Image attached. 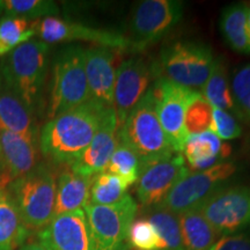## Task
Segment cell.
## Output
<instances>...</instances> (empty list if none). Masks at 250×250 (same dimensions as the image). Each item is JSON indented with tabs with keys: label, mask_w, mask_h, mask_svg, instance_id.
Returning <instances> with one entry per match:
<instances>
[{
	"label": "cell",
	"mask_w": 250,
	"mask_h": 250,
	"mask_svg": "<svg viewBox=\"0 0 250 250\" xmlns=\"http://www.w3.org/2000/svg\"><path fill=\"white\" fill-rule=\"evenodd\" d=\"M137 210L138 205L129 193L114 205H87L83 211L95 250H129L127 236Z\"/></svg>",
	"instance_id": "cell-8"
},
{
	"label": "cell",
	"mask_w": 250,
	"mask_h": 250,
	"mask_svg": "<svg viewBox=\"0 0 250 250\" xmlns=\"http://www.w3.org/2000/svg\"><path fill=\"white\" fill-rule=\"evenodd\" d=\"M235 173L236 166L232 162H221L202 171H189L158 206L176 215L197 210L212 195L223 189Z\"/></svg>",
	"instance_id": "cell-7"
},
{
	"label": "cell",
	"mask_w": 250,
	"mask_h": 250,
	"mask_svg": "<svg viewBox=\"0 0 250 250\" xmlns=\"http://www.w3.org/2000/svg\"><path fill=\"white\" fill-rule=\"evenodd\" d=\"M147 219L154 225L164 241V250H184L179 215L171 213L160 206H154L148 213Z\"/></svg>",
	"instance_id": "cell-30"
},
{
	"label": "cell",
	"mask_w": 250,
	"mask_h": 250,
	"mask_svg": "<svg viewBox=\"0 0 250 250\" xmlns=\"http://www.w3.org/2000/svg\"><path fill=\"white\" fill-rule=\"evenodd\" d=\"M85 70L89 101L102 108H114V54L110 48L92 46L85 50Z\"/></svg>",
	"instance_id": "cell-18"
},
{
	"label": "cell",
	"mask_w": 250,
	"mask_h": 250,
	"mask_svg": "<svg viewBox=\"0 0 250 250\" xmlns=\"http://www.w3.org/2000/svg\"><path fill=\"white\" fill-rule=\"evenodd\" d=\"M39 140L35 137L0 129V164L4 188L30 173L39 165Z\"/></svg>",
	"instance_id": "cell-17"
},
{
	"label": "cell",
	"mask_w": 250,
	"mask_h": 250,
	"mask_svg": "<svg viewBox=\"0 0 250 250\" xmlns=\"http://www.w3.org/2000/svg\"><path fill=\"white\" fill-rule=\"evenodd\" d=\"M19 250H46V249L40 241H35V242L26 243V245H23Z\"/></svg>",
	"instance_id": "cell-36"
},
{
	"label": "cell",
	"mask_w": 250,
	"mask_h": 250,
	"mask_svg": "<svg viewBox=\"0 0 250 250\" xmlns=\"http://www.w3.org/2000/svg\"><path fill=\"white\" fill-rule=\"evenodd\" d=\"M49 45L28 41L6 55L0 64V74L35 114L43 100Z\"/></svg>",
	"instance_id": "cell-3"
},
{
	"label": "cell",
	"mask_w": 250,
	"mask_h": 250,
	"mask_svg": "<svg viewBox=\"0 0 250 250\" xmlns=\"http://www.w3.org/2000/svg\"><path fill=\"white\" fill-rule=\"evenodd\" d=\"M118 137L138 156L140 168L177 153L166 137L159 121L153 86L127 115L118 129Z\"/></svg>",
	"instance_id": "cell-2"
},
{
	"label": "cell",
	"mask_w": 250,
	"mask_h": 250,
	"mask_svg": "<svg viewBox=\"0 0 250 250\" xmlns=\"http://www.w3.org/2000/svg\"><path fill=\"white\" fill-rule=\"evenodd\" d=\"M29 235L17 205L7 191L0 189V250L20 249Z\"/></svg>",
	"instance_id": "cell-22"
},
{
	"label": "cell",
	"mask_w": 250,
	"mask_h": 250,
	"mask_svg": "<svg viewBox=\"0 0 250 250\" xmlns=\"http://www.w3.org/2000/svg\"><path fill=\"white\" fill-rule=\"evenodd\" d=\"M1 177H2V174H1V170H0V189L4 190V189H2V188H1Z\"/></svg>",
	"instance_id": "cell-38"
},
{
	"label": "cell",
	"mask_w": 250,
	"mask_h": 250,
	"mask_svg": "<svg viewBox=\"0 0 250 250\" xmlns=\"http://www.w3.org/2000/svg\"><path fill=\"white\" fill-rule=\"evenodd\" d=\"M210 250H250V236L243 234L225 235L218 239Z\"/></svg>",
	"instance_id": "cell-35"
},
{
	"label": "cell",
	"mask_w": 250,
	"mask_h": 250,
	"mask_svg": "<svg viewBox=\"0 0 250 250\" xmlns=\"http://www.w3.org/2000/svg\"><path fill=\"white\" fill-rule=\"evenodd\" d=\"M118 143V123L114 108L103 111L101 123L85 152L68 166L74 173L93 177L104 171Z\"/></svg>",
	"instance_id": "cell-16"
},
{
	"label": "cell",
	"mask_w": 250,
	"mask_h": 250,
	"mask_svg": "<svg viewBox=\"0 0 250 250\" xmlns=\"http://www.w3.org/2000/svg\"><path fill=\"white\" fill-rule=\"evenodd\" d=\"M89 101L85 70V50L72 45L62 49L55 58L48 117H57Z\"/></svg>",
	"instance_id": "cell-5"
},
{
	"label": "cell",
	"mask_w": 250,
	"mask_h": 250,
	"mask_svg": "<svg viewBox=\"0 0 250 250\" xmlns=\"http://www.w3.org/2000/svg\"><path fill=\"white\" fill-rule=\"evenodd\" d=\"M127 187L116 175L102 171L92 179L89 204L114 205L127 195Z\"/></svg>",
	"instance_id": "cell-27"
},
{
	"label": "cell",
	"mask_w": 250,
	"mask_h": 250,
	"mask_svg": "<svg viewBox=\"0 0 250 250\" xmlns=\"http://www.w3.org/2000/svg\"><path fill=\"white\" fill-rule=\"evenodd\" d=\"M220 30L226 43L234 51L250 54L248 6L245 4L227 6L221 13Z\"/></svg>",
	"instance_id": "cell-23"
},
{
	"label": "cell",
	"mask_w": 250,
	"mask_h": 250,
	"mask_svg": "<svg viewBox=\"0 0 250 250\" xmlns=\"http://www.w3.org/2000/svg\"><path fill=\"white\" fill-rule=\"evenodd\" d=\"M105 109L88 101L46 122L39 138L43 156L57 165L73 164L89 146Z\"/></svg>",
	"instance_id": "cell-1"
},
{
	"label": "cell",
	"mask_w": 250,
	"mask_h": 250,
	"mask_svg": "<svg viewBox=\"0 0 250 250\" xmlns=\"http://www.w3.org/2000/svg\"><path fill=\"white\" fill-rule=\"evenodd\" d=\"M39 240L46 250H95L83 210L55 215L39 233Z\"/></svg>",
	"instance_id": "cell-13"
},
{
	"label": "cell",
	"mask_w": 250,
	"mask_h": 250,
	"mask_svg": "<svg viewBox=\"0 0 250 250\" xmlns=\"http://www.w3.org/2000/svg\"><path fill=\"white\" fill-rule=\"evenodd\" d=\"M189 173L181 153L160 159L140 168L137 196L144 206L160 205L168 192Z\"/></svg>",
	"instance_id": "cell-12"
},
{
	"label": "cell",
	"mask_w": 250,
	"mask_h": 250,
	"mask_svg": "<svg viewBox=\"0 0 250 250\" xmlns=\"http://www.w3.org/2000/svg\"><path fill=\"white\" fill-rule=\"evenodd\" d=\"M212 109L210 103L203 98L202 93L197 92L186 110L184 126L188 137L211 130Z\"/></svg>",
	"instance_id": "cell-31"
},
{
	"label": "cell",
	"mask_w": 250,
	"mask_h": 250,
	"mask_svg": "<svg viewBox=\"0 0 250 250\" xmlns=\"http://www.w3.org/2000/svg\"><path fill=\"white\" fill-rule=\"evenodd\" d=\"M36 34L48 43L71 42V41H88L105 48H126L130 41L122 34L111 30L92 28L77 22L62 20L57 17L42 19L36 24Z\"/></svg>",
	"instance_id": "cell-15"
},
{
	"label": "cell",
	"mask_w": 250,
	"mask_h": 250,
	"mask_svg": "<svg viewBox=\"0 0 250 250\" xmlns=\"http://www.w3.org/2000/svg\"><path fill=\"white\" fill-rule=\"evenodd\" d=\"M182 152L189 167L202 171L225 162L232 148L212 131H206L188 137Z\"/></svg>",
	"instance_id": "cell-20"
},
{
	"label": "cell",
	"mask_w": 250,
	"mask_h": 250,
	"mask_svg": "<svg viewBox=\"0 0 250 250\" xmlns=\"http://www.w3.org/2000/svg\"><path fill=\"white\" fill-rule=\"evenodd\" d=\"M153 88L156 96L158 117L162 129L175 152L181 153L188 139L184 126L186 110L197 92L177 85L164 77L156 79Z\"/></svg>",
	"instance_id": "cell-11"
},
{
	"label": "cell",
	"mask_w": 250,
	"mask_h": 250,
	"mask_svg": "<svg viewBox=\"0 0 250 250\" xmlns=\"http://www.w3.org/2000/svg\"><path fill=\"white\" fill-rule=\"evenodd\" d=\"M130 248L134 250H164L165 245L158 230L148 219L139 218L131 224L129 236Z\"/></svg>",
	"instance_id": "cell-32"
},
{
	"label": "cell",
	"mask_w": 250,
	"mask_h": 250,
	"mask_svg": "<svg viewBox=\"0 0 250 250\" xmlns=\"http://www.w3.org/2000/svg\"><path fill=\"white\" fill-rule=\"evenodd\" d=\"M213 65L212 50L196 42H175L162 49L160 56L162 77L196 92L203 89Z\"/></svg>",
	"instance_id": "cell-6"
},
{
	"label": "cell",
	"mask_w": 250,
	"mask_h": 250,
	"mask_svg": "<svg viewBox=\"0 0 250 250\" xmlns=\"http://www.w3.org/2000/svg\"><path fill=\"white\" fill-rule=\"evenodd\" d=\"M104 171L116 175L127 187L132 186L138 181L140 173L138 156L120 137H118L116 149L112 153Z\"/></svg>",
	"instance_id": "cell-28"
},
{
	"label": "cell",
	"mask_w": 250,
	"mask_h": 250,
	"mask_svg": "<svg viewBox=\"0 0 250 250\" xmlns=\"http://www.w3.org/2000/svg\"><path fill=\"white\" fill-rule=\"evenodd\" d=\"M183 18V4L177 0H145L134 8L130 29L138 48L154 43L173 30Z\"/></svg>",
	"instance_id": "cell-10"
},
{
	"label": "cell",
	"mask_w": 250,
	"mask_h": 250,
	"mask_svg": "<svg viewBox=\"0 0 250 250\" xmlns=\"http://www.w3.org/2000/svg\"><path fill=\"white\" fill-rule=\"evenodd\" d=\"M248 27L250 31V6H248Z\"/></svg>",
	"instance_id": "cell-37"
},
{
	"label": "cell",
	"mask_w": 250,
	"mask_h": 250,
	"mask_svg": "<svg viewBox=\"0 0 250 250\" xmlns=\"http://www.w3.org/2000/svg\"><path fill=\"white\" fill-rule=\"evenodd\" d=\"M232 93L235 104L250 114V65L242 66L234 73Z\"/></svg>",
	"instance_id": "cell-34"
},
{
	"label": "cell",
	"mask_w": 250,
	"mask_h": 250,
	"mask_svg": "<svg viewBox=\"0 0 250 250\" xmlns=\"http://www.w3.org/2000/svg\"><path fill=\"white\" fill-rule=\"evenodd\" d=\"M151 72V68L142 58H129L118 66L114 85V109L118 129L148 90Z\"/></svg>",
	"instance_id": "cell-14"
},
{
	"label": "cell",
	"mask_w": 250,
	"mask_h": 250,
	"mask_svg": "<svg viewBox=\"0 0 250 250\" xmlns=\"http://www.w3.org/2000/svg\"><path fill=\"white\" fill-rule=\"evenodd\" d=\"M37 22L22 18L5 17L0 21V57H5L36 34Z\"/></svg>",
	"instance_id": "cell-26"
},
{
	"label": "cell",
	"mask_w": 250,
	"mask_h": 250,
	"mask_svg": "<svg viewBox=\"0 0 250 250\" xmlns=\"http://www.w3.org/2000/svg\"><path fill=\"white\" fill-rule=\"evenodd\" d=\"M34 114L0 74V129L37 138Z\"/></svg>",
	"instance_id": "cell-19"
},
{
	"label": "cell",
	"mask_w": 250,
	"mask_h": 250,
	"mask_svg": "<svg viewBox=\"0 0 250 250\" xmlns=\"http://www.w3.org/2000/svg\"><path fill=\"white\" fill-rule=\"evenodd\" d=\"M203 98L211 104L212 108L221 110H236L229 83L227 79V71L221 58L214 59V65L208 81L203 87Z\"/></svg>",
	"instance_id": "cell-25"
},
{
	"label": "cell",
	"mask_w": 250,
	"mask_h": 250,
	"mask_svg": "<svg viewBox=\"0 0 250 250\" xmlns=\"http://www.w3.org/2000/svg\"><path fill=\"white\" fill-rule=\"evenodd\" d=\"M0 170H1V174H2V169H1V164H0ZM1 188L4 189V183H2V177H1Z\"/></svg>",
	"instance_id": "cell-39"
},
{
	"label": "cell",
	"mask_w": 250,
	"mask_h": 250,
	"mask_svg": "<svg viewBox=\"0 0 250 250\" xmlns=\"http://www.w3.org/2000/svg\"><path fill=\"white\" fill-rule=\"evenodd\" d=\"M0 12L6 17L35 20L40 18L56 17L58 6L50 0H0Z\"/></svg>",
	"instance_id": "cell-29"
},
{
	"label": "cell",
	"mask_w": 250,
	"mask_h": 250,
	"mask_svg": "<svg viewBox=\"0 0 250 250\" xmlns=\"http://www.w3.org/2000/svg\"><path fill=\"white\" fill-rule=\"evenodd\" d=\"M92 179L71 169L62 171L59 175L56 188L55 215L83 210L89 204Z\"/></svg>",
	"instance_id": "cell-21"
},
{
	"label": "cell",
	"mask_w": 250,
	"mask_h": 250,
	"mask_svg": "<svg viewBox=\"0 0 250 250\" xmlns=\"http://www.w3.org/2000/svg\"><path fill=\"white\" fill-rule=\"evenodd\" d=\"M184 250H210L218 234L197 208L179 215Z\"/></svg>",
	"instance_id": "cell-24"
},
{
	"label": "cell",
	"mask_w": 250,
	"mask_h": 250,
	"mask_svg": "<svg viewBox=\"0 0 250 250\" xmlns=\"http://www.w3.org/2000/svg\"><path fill=\"white\" fill-rule=\"evenodd\" d=\"M218 235H233L250 227V187L223 188L198 208Z\"/></svg>",
	"instance_id": "cell-9"
},
{
	"label": "cell",
	"mask_w": 250,
	"mask_h": 250,
	"mask_svg": "<svg viewBox=\"0 0 250 250\" xmlns=\"http://www.w3.org/2000/svg\"><path fill=\"white\" fill-rule=\"evenodd\" d=\"M56 188L55 174L45 165L9 183L8 195L29 230H42L54 219Z\"/></svg>",
	"instance_id": "cell-4"
},
{
	"label": "cell",
	"mask_w": 250,
	"mask_h": 250,
	"mask_svg": "<svg viewBox=\"0 0 250 250\" xmlns=\"http://www.w3.org/2000/svg\"><path fill=\"white\" fill-rule=\"evenodd\" d=\"M212 132L220 138L221 140H230L239 138L241 136V126L237 124L232 115L221 109H212Z\"/></svg>",
	"instance_id": "cell-33"
},
{
	"label": "cell",
	"mask_w": 250,
	"mask_h": 250,
	"mask_svg": "<svg viewBox=\"0 0 250 250\" xmlns=\"http://www.w3.org/2000/svg\"><path fill=\"white\" fill-rule=\"evenodd\" d=\"M129 250H130V249H129Z\"/></svg>",
	"instance_id": "cell-40"
}]
</instances>
